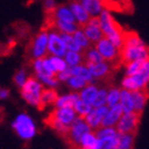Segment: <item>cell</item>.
<instances>
[{
	"instance_id": "8d00e7d4",
	"label": "cell",
	"mask_w": 149,
	"mask_h": 149,
	"mask_svg": "<svg viewBox=\"0 0 149 149\" xmlns=\"http://www.w3.org/2000/svg\"><path fill=\"white\" fill-rule=\"evenodd\" d=\"M67 85H68L72 90L74 91H79L81 90V88H84L86 85H87V81H85L84 79H81V78H78V77H74L72 75L68 80L65 81Z\"/></svg>"
},
{
	"instance_id": "7402d4cb",
	"label": "cell",
	"mask_w": 149,
	"mask_h": 149,
	"mask_svg": "<svg viewBox=\"0 0 149 149\" xmlns=\"http://www.w3.org/2000/svg\"><path fill=\"white\" fill-rule=\"evenodd\" d=\"M80 98L79 92H72V93H67L63 96H58L54 106L56 108H65V107H74V103Z\"/></svg>"
},
{
	"instance_id": "277c9868",
	"label": "cell",
	"mask_w": 149,
	"mask_h": 149,
	"mask_svg": "<svg viewBox=\"0 0 149 149\" xmlns=\"http://www.w3.org/2000/svg\"><path fill=\"white\" fill-rule=\"evenodd\" d=\"M149 84V59L143 62L142 67L138 73L135 75H126L121 83L124 90L127 91H137V90H144Z\"/></svg>"
},
{
	"instance_id": "ffe728a7",
	"label": "cell",
	"mask_w": 149,
	"mask_h": 149,
	"mask_svg": "<svg viewBox=\"0 0 149 149\" xmlns=\"http://www.w3.org/2000/svg\"><path fill=\"white\" fill-rule=\"evenodd\" d=\"M81 55H83V63L85 65H90V64H95V63L104 61L103 57L101 56L100 52L96 50L95 46H90L88 49L84 50L81 52Z\"/></svg>"
},
{
	"instance_id": "74e56055",
	"label": "cell",
	"mask_w": 149,
	"mask_h": 149,
	"mask_svg": "<svg viewBox=\"0 0 149 149\" xmlns=\"http://www.w3.org/2000/svg\"><path fill=\"white\" fill-rule=\"evenodd\" d=\"M29 78V75H28V73H27V70L26 69H19V70H17L16 73H15V75H13V84L16 85L17 87H22L24 85V83L27 81V79Z\"/></svg>"
},
{
	"instance_id": "6da1fadb",
	"label": "cell",
	"mask_w": 149,
	"mask_h": 149,
	"mask_svg": "<svg viewBox=\"0 0 149 149\" xmlns=\"http://www.w3.org/2000/svg\"><path fill=\"white\" fill-rule=\"evenodd\" d=\"M119 52H120V58L124 64L133 61L149 59V47L141 40L136 33H124V42Z\"/></svg>"
},
{
	"instance_id": "8fae6325",
	"label": "cell",
	"mask_w": 149,
	"mask_h": 149,
	"mask_svg": "<svg viewBox=\"0 0 149 149\" xmlns=\"http://www.w3.org/2000/svg\"><path fill=\"white\" fill-rule=\"evenodd\" d=\"M80 28L83 29V32L85 33V35L87 36V39L90 40L91 44H96L100 39H102L104 36L101 29L100 17H90L87 23Z\"/></svg>"
},
{
	"instance_id": "ab89813d",
	"label": "cell",
	"mask_w": 149,
	"mask_h": 149,
	"mask_svg": "<svg viewBox=\"0 0 149 149\" xmlns=\"http://www.w3.org/2000/svg\"><path fill=\"white\" fill-rule=\"evenodd\" d=\"M72 77V73H70V67H67V68L62 72H59L56 74V78L58 81H63V83H65L67 80H68L69 78Z\"/></svg>"
},
{
	"instance_id": "d590c367",
	"label": "cell",
	"mask_w": 149,
	"mask_h": 149,
	"mask_svg": "<svg viewBox=\"0 0 149 149\" xmlns=\"http://www.w3.org/2000/svg\"><path fill=\"white\" fill-rule=\"evenodd\" d=\"M107 93L108 90H106L104 87L98 88L97 93H96L95 98L91 103L92 107H103V106H107Z\"/></svg>"
},
{
	"instance_id": "52a82bcc",
	"label": "cell",
	"mask_w": 149,
	"mask_h": 149,
	"mask_svg": "<svg viewBox=\"0 0 149 149\" xmlns=\"http://www.w3.org/2000/svg\"><path fill=\"white\" fill-rule=\"evenodd\" d=\"M95 47L101 54V56L103 57L104 61L109 62L111 65H113L114 63H118V64L123 63L121 58H120L119 49L108 38H106V36H103L102 39H100L97 42H96ZM113 68H114V65H113Z\"/></svg>"
},
{
	"instance_id": "30bf717a",
	"label": "cell",
	"mask_w": 149,
	"mask_h": 149,
	"mask_svg": "<svg viewBox=\"0 0 149 149\" xmlns=\"http://www.w3.org/2000/svg\"><path fill=\"white\" fill-rule=\"evenodd\" d=\"M67 52V47L59 34L55 29H51L47 36V55L63 57Z\"/></svg>"
},
{
	"instance_id": "d6a6232c",
	"label": "cell",
	"mask_w": 149,
	"mask_h": 149,
	"mask_svg": "<svg viewBox=\"0 0 149 149\" xmlns=\"http://www.w3.org/2000/svg\"><path fill=\"white\" fill-rule=\"evenodd\" d=\"M61 34V38L64 42V45L67 47V51H75V52H83L80 49V46L77 44V41L74 40L72 34H65V33H59Z\"/></svg>"
},
{
	"instance_id": "60d3db41",
	"label": "cell",
	"mask_w": 149,
	"mask_h": 149,
	"mask_svg": "<svg viewBox=\"0 0 149 149\" xmlns=\"http://www.w3.org/2000/svg\"><path fill=\"white\" fill-rule=\"evenodd\" d=\"M56 1L55 0H44V9H45L46 15H51L56 9Z\"/></svg>"
},
{
	"instance_id": "7c38bea8",
	"label": "cell",
	"mask_w": 149,
	"mask_h": 149,
	"mask_svg": "<svg viewBox=\"0 0 149 149\" xmlns=\"http://www.w3.org/2000/svg\"><path fill=\"white\" fill-rule=\"evenodd\" d=\"M77 113L74 108L70 107H65V108H56L49 114L47 119H52L55 121H58L65 126H70V124L75 120Z\"/></svg>"
},
{
	"instance_id": "3957f363",
	"label": "cell",
	"mask_w": 149,
	"mask_h": 149,
	"mask_svg": "<svg viewBox=\"0 0 149 149\" xmlns=\"http://www.w3.org/2000/svg\"><path fill=\"white\" fill-rule=\"evenodd\" d=\"M15 133L23 141H31L36 135V126L33 119L26 113L18 114L11 124Z\"/></svg>"
},
{
	"instance_id": "ee69618b",
	"label": "cell",
	"mask_w": 149,
	"mask_h": 149,
	"mask_svg": "<svg viewBox=\"0 0 149 149\" xmlns=\"http://www.w3.org/2000/svg\"><path fill=\"white\" fill-rule=\"evenodd\" d=\"M114 149H118V148H114Z\"/></svg>"
},
{
	"instance_id": "2e32d148",
	"label": "cell",
	"mask_w": 149,
	"mask_h": 149,
	"mask_svg": "<svg viewBox=\"0 0 149 149\" xmlns=\"http://www.w3.org/2000/svg\"><path fill=\"white\" fill-rule=\"evenodd\" d=\"M132 96V102H133V111L137 114H142L144 110V107L147 104V101L149 98V92L147 88L144 90H137V91H131Z\"/></svg>"
},
{
	"instance_id": "9a60e30c",
	"label": "cell",
	"mask_w": 149,
	"mask_h": 149,
	"mask_svg": "<svg viewBox=\"0 0 149 149\" xmlns=\"http://www.w3.org/2000/svg\"><path fill=\"white\" fill-rule=\"evenodd\" d=\"M69 9H70L74 18H75L77 24L79 27H83L84 24H86L88 22V19H90V17H91L90 15L87 13V11L83 7V5H81L79 1H77V0H74V1L70 3Z\"/></svg>"
},
{
	"instance_id": "9c48e42d",
	"label": "cell",
	"mask_w": 149,
	"mask_h": 149,
	"mask_svg": "<svg viewBox=\"0 0 149 149\" xmlns=\"http://www.w3.org/2000/svg\"><path fill=\"white\" fill-rule=\"evenodd\" d=\"M47 36L49 32L42 29L35 35L31 46H29V55L33 59L42 58L47 55Z\"/></svg>"
},
{
	"instance_id": "f1b7e54d",
	"label": "cell",
	"mask_w": 149,
	"mask_h": 149,
	"mask_svg": "<svg viewBox=\"0 0 149 149\" xmlns=\"http://www.w3.org/2000/svg\"><path fill=\"white\" fill-rule=\"evenodd\" d=\"M47 58H49V62H50V64H51V67H52V69H54L55 74H57V73H59V72L64 70L67 67H68L63 57L47 55Z\"/></svg>"
},
{
	"instance_id": "603a6c76",
	"label": "cell",
	"mask_w": 149,
	"mask_h": 149,
	"mask_svg": "<svg viewBox=\"0 0 149 149\" xmlns=\"http://www.w3.org/2000/svg\"><path fill=\"white\" fill-rule=\"evenodd\" d=\"M58 97V93L54 88H44L41 92V97H40V107L39 109L42 110L44 108H46L49 106H54L56 100Z\"/></svg>"
},
{
	"instance_id": "5bb4252c",
	"label": "cell",
	"mask_w": 149,
	"mask_h": 149,
	"mask_svg": "<svg viewBox=\"0 0 149 149\" xmlns=\"http://www.w3.org/2000/svg\"><path fill=\"white\" fill-rule=\"evenodd\" d=\"M87 68L90 69V73L93 77V79H107L110 75L111 70H113V65L107 61H102L98 63L87 65Z\"/></svg>"
},
{
	"instance_id": "4dcf8cb0",
	"label": "cell",
	"mask_w": 149,
	"mask_h": 149,
	"mask_svg": "<svg viewBox=\"0 0 149 149\" xmlns=\"http://www.w3.org/2000/svg\"><path fill=\"white\" fill-rule=\"evenodd\" d=\"M118 139H119V133L113 137H109V138H103V139L97 138L96 149H114L118 146Z\"/></svg>"
},
{
	"instance_id": "836d02e7",
	"label": "cell",
	"mask_w": 149,
	"mask_h": 149,
	"mask_svg": "<svg viewBox=\"0 0 149 149\" xmlns=\"http://www.w3.org/2000/svg\"><path fill=\"white\" fill-rule=\"evenodd\" d=\"M118 133L119 132L115 130V127H111V126H101V127H98L95 131V135L98 139L113 137V136L118 135Z\"/></svg>"
},
{
	"instance_id": "cb8c5ba5",
	"label": "cell",
	"mask_w": 149,
	"mask_h": 149,
	"mask_svg": "<svg viewBox=\"0 0 149 149\" xmlns=\"http://www.w3.org/2000/svg\"><path fill=\"white\" fill-rule=\"evenodd\" d=\"M135 137L136 135H133V133H119L116 148L118 149H133Z\"/></svg>"
},
{
	"instance_id": "7a4b0ae2",
	"label": "cell",
	"mask_w": 149,
	"mask_h": 149,
	"mask_svg": "<svg viewBox=\"0 0 149 149\" xmlns=\"http://www.w3.org/2000/svg\"><path fill=\"white\" fill-rule=\"evenodd\" d=\"M100 22H101V29L103 35L108 38L114 45L120 50L124 42V31L123 28L118 24V22L114 17L110 15V12L106 9H103L100 13Z\"/></svg>"
},
{
	"instance_id": "1f68e13d",
	"label": "cell",
	"mask_w": 149,
	"mask_h": 149,
	"mask_svg": "<svg viewBox=\"0 0 149 149\" xmlns=\"http://www.w3.org/2000/svg\"><path fill=\"white\" fill-rule=\"evenodd\" d=\"M74 110H75V113L78 116H81V118H85V115L92 109V106L90 103H87L85 101H83L81 98H79L75 103H74Z\"/></svg>"
},
{
	"instance_id": "8992f818",
	"label": "cell",
	"mask_w": 149,
	"mask_h": 149,
	"mask_svg": "<svg viewBox=\"0 0 149 149\" xmlns=\"http://www.w3.org/2000/svg\"><path fill=\"white\" fill-rule=\"evenodd\" d=\"M91 127L87 125L84 118L77 116L70 126H69V131L67 133V136L64 137L65 141L68 142L72 149H80V142L86 133L91 132Z\"/></svg>"
},
{
	"instance_id": "ba28073f",
	"label": "cell",
	"mask_w": 149,
	"mask_h": 149,
	"mask_svg": "<svg viewBox=\"0 0 149 149\" xmlns=\"http://www.w3.org/2000/svg\"><path fill=\"white\" fill-rule=\"evenodd\" d=\"M139 119H141V114H137L135 111L123 113L121 118L119 119L118 124L115 125V130L119 133H133V135H136Z\"/></svg>"
},
{
	"instance_id": "44dd1931",
	"label": "cell",
	"mask_w": 149,
	"mask_h": 149,
	"mask_svg": "<svg viewBox=\"0 0 149 149\" xmlns=\"http://www.w3.org/2000/svg\"><path fill=\"white\" fill-rule=\"evenodd\" d=\"M70 73H72V75H74V77L84 79L85 81H87V84H93L95 83V79L91 75L90 69H88L87 65H85L84 63L70 67Z\"/></svg>"
},
{
	"instance_id": "83f0119b",
	"label": "cell",
	"mask_w": 149,
	"mask_h": 149,
	"mask_svg": "<svg viewBox=\"0 0 149 149\" xmlns=\"http://www.w3.org/2000/svg\"><path fill=\"white\" fill-rule=\"evenodd\" d=\"M64 61L68 67H74L83 63V55L81 52H75V51H67L64 56Z\"/></svg>"
},
{
	"instance_id": "4316f807",
	"label": "cell",
	"mask_w": 149,
	"mask_h": 149,
	"mask_svg": "<svg viewBox=\"0 0 149 149\" xmlns=\"http://www.w3.org/2000/svg\"><path fill=\"white\" fill-rule=\"evenodd\" d=\"M72 35H73L74 40L77 41V44L80 46L81 51H84V50H86V49H88V47L91 46L90 40L87 39V36L85 35V33L83 32V29H81V28H78L77 31L74 32Z\"/></svg>"
},
{
	"instance_id": "b9f144b4",
	"label": "cell",
	"mask_w": 149,
	"mask_h": 149,
	"mask_svg": "<svg viewBox=\"0 0 149 149\" xmlns=\"http://www.w3.org/2000/svg\"><path fill=\"white\" fill-rule=\"evenodd\" d=\"M10 97V90L7 87H3L0 86V100L4 101Z\"/></svg>"
},
{
	"instance_id": "4fadbf2b",
	"label": "cell",
	"mask_w": 149,
	"mask_h": 149,
	"mask_svg": "<svg viewBox=\"0 0 149 149\" xmlns=\"http://www.w3.org/2000/svg\"><path fill=\"white\" fill-rule=\"evenodd\" d=\"M107 110H108L107 106L92 107V109L85 115L84 119H85V121L87 123V125L91 127V130H97L98 127H101L102 120H103L104 115H106Z\"/></svg>"
},
{
	"instance_id": "d4e9b609",
	"label": "cell",
	"mask_w": 149,
	"mask_h": 149,
	"mask_svg": "<svg viewBox=\"0 0 149 149\" xmlns=\"http://www.w3.org/2000/svg\"><path fill=\"white\" fill-rule=\"evenodd\" d=\"M120 106L123 108V113H131V111H133L131 91H127V90L120 91Z\"/></svg>"
},
{
	"instance_id": "7bdbcfd3",
	"label": "cell",
	"mask_w": 149,
	"mask_h": 149,
	"mask_svg": "<svg viewBox=\"0 0 149 149\" xmlns=\"http://www.w3.org/2000/svg\"><path fill=\"white\" fill-rule=\"evenodd\" d=\"M0 120H1V109H0Z\"/></svg>"
},
{
	"instance_id": "e0dca14e",
	"label": "cell",
	"mask_w": 149,
	"mask_h": 149,
	"mask_svg": "<svg viewBox=\"0 0 149 149\" xmlns=\"http://www.w3.org/2000/svg\"><path fill=\"white\" fill-rule=\"evenodd\" d=\"M123 115V108L120 106V103L116 104L114 107L108 108L106 115H104L103 120H102V125L101 126H111V127H115V125L118 124L119 119Z\"/></svg>"
},
{
	"instance_id": "ac0fdd59",
	"label": "cell",
	"mask_w": 149,
	"mask_h": 149,
	"mask_svg": "<svg viewBox=\"0 0 149 149\" xmlns=\"http://www.w3.org/2000/svg\"><path fill=\"white\" fill-rule=\"evenodd\" d=\"M47 17H51L54 19H59V21H65V22H72V23H77L70 9L68 6H64V5L56 6L55 11L52 12L51 15H47Z\"/></svg>"
},
{
	"instance_id": "d6986e66",
	"label": "cell",
	"mask_w": 149,
	"mask_h": 149,
	"mask_svg": "<svg viewBox=\"0 0 149 149\" xmlns=\"http://www.w3.org/2000/svg\"><path fill=\"white\" fill-rule=\"evenodd\" d=\"M79 3L83 5V7L91 17H98L104 9L102 0H79Z\"/></svg>"
},
{
	"instance_id": "f546056e",
	"label": "cell",
	"mask_w": 149,
	"mask_h": 149,
	"mask_svg": "<svg viewBox=\"0 0 149 149\" xmlns=\"http://www.w3.org/2000/svg\"><path fill=\"white\" fill-rule=\"evenodd\" d=\"M96 146H97V137L95 132H88L81 138L80 149H96Z\"/></svg>"
},
{
	"instance_id": "e575fe53",
	"label": "cell",
	"mask_w": 149,
	"mask_h": 149,
	"mask_svg": "<svg viewBox=\"0 0 149 149\" xmlns=\"http://www.w3.org/2000/svg\"><path fill=\"white\" fill-rule=\"evenodd\" d=\"M120 91L116 87H111L107 93V107H114L116 104L120 103Z\"/></svg>"
},
{
	"instance_id": "484cf974",
	"label": "cell",
	"mask_w": 149,
	"mask_h": 149,
	"mask_svg": "<svg viewBox=\"0 0 149 149\" xmlns=\"http://www.w3.org/2000/svg\"><path fill=\"white\" fill-rule=\"evenodd\" d=\"M98 91V87L96 86L95 84H87L84 88H81V91L79 92V96H80V98L87 102V103H92L93 98H95V96L96 93H97Z\"/></svg>"
},
{
	"instance_id": "f35d334b",
	"label": "cell",
	"mask_w": 149,
	"mask_h": 149,
	"mask_svg": "<svg viewBox=\"0 0 149 149\" xmlns=\"http://www.w3.org/2000/svg\"><path fill=\"white\" fill-rule=\"evenodd\" d=\"M144 61H133V62H129L126 63L125 67H126V75L130 77V75H135L136 73L139 72L141 67H142Z\"/></svg>"
},
{
	"instance_id": "5b68a950",
	"label": "cell",
	"mask_w": 149,
	"mask_h": 149,
	"mask_svg": "<svg viewBox=\"0 0 149 149\" xmlns=\"http://www.w3.org/2000/svg\"><path fill=\"white\" fill-rule=\"evenodd\" d=\"M42 90H44V85L36 78H33V77H29L24 83V85L19 88L21 97L28 104L36 108L40 107V97H41Z\"/></svg>"
}]
</instances>
